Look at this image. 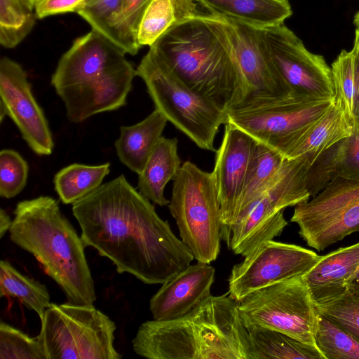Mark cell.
<instances>
[{"mask_svg":"<svg viewBox=\"0 0 359 359\" xmlns=\"http://www.w3.org/2000/svg\"><path fill=\"white\" fill-rule=\"evenodd\" d=\"M132 344L149 359H252L238 303L228 293L210 295L180 318L143 323Z\"/></svg>","mask_w":359,"mask_h":359,"instance_id":"obj_2","label":"cell"},{"mask_svg":"<svg viewBox=\"0 0 359 359\" xmlns=\"http://www.w3.org/2000/svg\"><path fill=\"white\" fill-rule=\"evenodd\" d=\"M355 74L354 128L353 133L359 134V29L355 30L353 47L351 50Z\"/></svg>","mask_w":359,"mask_h":359,"instance_id":"obj_39","label":"cell"},{"mask_svg":"<svg viewBox=\"0 0 359 359\" xmlns=\"http://www.w3.org/2000/svg\"><path fill=\"white\" fill-rule=\"evenodd\" d=\"M353 133L343 110L334 102L323 116L304 131L284 157L294 159L304 156L312 165L321 153Z\"/></svg>","mask_w":359,"mask_h":359,"instance_id":"obj_21","label":"cell"},{"mask_svg":"<svg viewBox=\"0 0 359 359\" xmlns=\"http://www.w3.org/2000/svg\"><path fill=\"white\" fill-rule=\"evenodd\" d=\"M219 18L232 45L243 81L241 102L292 95V90L269 55L261 28L239 20Z\"/></svg>","mask_w":359,"mask_h":359,"instance_id":"obj_15","label":"cell"},{"mask_svg":"<svg viewBox=\"0 0 359 359\" xmlns=\"http://www.w3.org/2000/svg\"><path fill=\"white\" fill-rule=\"evenodd\" d=\"M334 102L343 110L351 126L354 128L355 74L351 50H342L332 64Z\"/></svg>","mask_w":359,"mask_h":359,"instance_id":"obj_31","label":"cell"},{"mask_svg":"<svg viewBox=\"0 0 359 359\" xmlns=\"http://www.w3.org/2000/svg\"><path fill=\"white\" fill-rule=\"evenodd\" d=\"M149 0H123L116 23L118 46L126 53L134 55L140 47L137 32L142 13Z\"/></svg>","mask_w":359,"mask_h":359,"instance_id":"obj_34","label":"cell"},{"mask_svg":"<svg viewBox=\"0 0 359 359\" xmlns=\"http://www.w3.org/2000/svg\"><path fill=\"white\" fill-rule=\"evenodd\" d=\"M314 341L325 359H359V341L320 313Z\"/></svg>","mask_w":359,"mask_h":359,"instance_id":"obj_30","label":"cell"},{"mask_svg":"<svg viewBox=\"0 0 359 359\" xmlns=\"http://www.w3.org/2000/svg\"><path fill=\"white\" fill-rule=\"evenodd\" d=\"M0 121L8 116L37 155L48 156L54 142L44 112L36 102L22 67L8 57L0 60Z\"/></svg>","mask_w":359,"mask_h":359,"instance_id":"obj_16","label":"cell"},{"mask_svg":"<svg viewBox=\"0 0 359 359\" xmlns=\"http://www.w3.org/2000/svg\"><path fill=\"white\" fill-rule=\"evenodd\" d=\"M222 143L216 151L212 172L221 211L222 239L229 246L237 209L257 142L226 123Z\"/></svg>","mask_w":359,"mask_h":359,"instance_id":"obj_17","label":"cell"},{"mask_svg":"<svg viewBox=\"0 0 359 359\" xmlns=\"http://www.w3.org/2000/svg\"><path fill=\"white\" fill-rule=\"evenodd\" d=\"M1 359H46L42 346L38 339L32 338L1 321Z\"/></svg>","mask_w":359,"mask_h":359,"instance_id":"obj_33","label":"cell"},{"mask_svg":"<svg viewBox=\"0 0 359 359\" xmlns=\"http://www.w3.org/2000/svg\"><path fill=\"white\" fill-rule=\"evenodd\" d=\"M320 256L301 246L270 240L233 266L228 294L239 303L248 294L272 284L302 277Z\"/></svg>","mask_w":359,"mask_h":359,"instance_id":"obj_14","label":"cell"},{"mask_svg":"<svg viewBox=\"0 0 359 359\" xmlns=\"http://www.w3.org/2000/svg\"><path fill=\"white\" fill-rule=\"evenodd\" d=\"M136 74L144 82L155 109L202 149L216 151L215 137L226 113L189 88L151 49Z\"/></svg>","mask_w":359,"mask_h":359,"instance_id":"obj_5","label":"cell"},{"mask_svg":"<svg viewBox=\"0 0 359 359\" xmlns=\"http://www.w3.org/2000/svg\"><path fill=\"white\" fill-rule=\"evenodd\" d=\"M348 292L359 299V271L352 280Z\"/></svg>","mask_w":359,"mask_h":359,"instance_id":"obj_41","label":"cell"},{"mask_svg":"<svg viewBox=\"0 0 359 359\" xmlns=\"http://www.w3.org/2000/svg\"><path fill=\"white\" fill-rule=\"evenodd\" d=\"M86 247L108 258L119 273L146 284H163L195 259L150 201L123 175L72 204Z\"/></svg>","mask_w":359,"mask_h":359,"instance_id":"obj_1","label":"cell"},{"mask_svg":"<svg viewBox=\"0 0 359 359\" xmlns=\"http://www.w3.org/2000/svg\"><path fill=\"white\" fill-rule=\"evenodd\" d=\"M195 0H149L141 17L137 43L151 47L173 26L198 13Z\"/></svg>","mask_w":359,"mask_h":359,"instance_id":"obj_24","label":"cell"},{"mask_svg":"<svg viewBox=\"0 0 359 359\" xmlns=\"http://www.w3.org/2000/svg\"><path fill=\"white\" fill-rule=\"evenodd\" d=\"M215 269L208 263L190 264L162 286L149 301L154 320L180 318L211 295Z\"/></svg>","mask_w":359,"mask_h":359,"instance_id":"obj_18","label":"cell"},{"mask_svg":"<svg viewBox=\"0 0 359 359\" xmlns=\"http://www.w3.org/2000/svg\"><path fill=\"white\" fill-rule=\"evenodd\" d=\"M318 313L359 341V299L348 292L332 302L316 306Z\"/></svg>","mask_w":359,"mask_h":359,"instance_id":"obj_36","label":"cell"},{"mask_svg":"<svg viewBox=\"0 0 359 359\" xmlns=\"http://www.w3.org/2000/svg\"><path fill=\"white\" fill-rule=\"evenodd\" d=\"M213 15L264 28L283 24L292 14L288 0H195Z\"/></svg>","mask_w":359,"mask_h":359,"instance_id":"obj_23","label":"cell"},{"mask_svg":"<svg viewBox=\"0 0 359 359\" xmlns=\"http://www.w3.org/2000/svg\"><path fill=\"white\" fill-rule=\"evenodd\" d=\"M165 116L155 109L140 122L120 128L114 146L119 161L139 175L166 126Z\"/></svg>","mask_w":359,"mask_h":359,"instance_id":"obj_20","label":"cell"},{"mask_svg":"<svg viewBox=\"0 0 359 359\" xmlns=\"http://www.w3.org/2000/svg\"><path fill=\"white\" fill-rule=\"evenodd\" d=\"M331 149L335 177L359 181V134L353 133Z\"/></svg>","mask_w":359,"mask_h":359,"instance_id":"obj_37","label":"cell"},{"mask_svg":"<svg viewBox=\"0 0 359 359\" xmlns=\"http://www.w3.org/2000/svg\"><path fill=\"white\" fill-rule=\"evenodd\" d=\"M13 213L9 229L11 241L34 255L68 302L93 304L96 295L86 246L58 202L41 196L19 202Z\"/></svg>","mask_w":359,"mask_h":359,"instance_id":"obj_4","label":"cell"},{"mask_svg":"<svg viewBox=\"0 0 359 359\" xmlns=\"http://www.w3.org/2000/svg\"><path fill=\"white\" fill-rule=\"evenodd\" d=\"M353 23L356 28L359 29V11L355 13L354 16Z\"/></svg>","mask_w":359,"mask_h":359,"instance_id":"obj_42","label":"cell"},{"mask_svg":"<svg viewBox=\"0 0 359 359\" xmlns=\"http://www.w3.org/2000/svg\"><path fill=\"white\" fill-rule=\"evenodd\" d=\"M309 159H287L271 184L252 203L231 230L229 248L245 257L264 242L279 236L287 225L283 210L311 198L306 187Z\"/></svg>","mask_w":359,"mask_h":359,"instance_id":"obj_8","label":"cell"},{"mask_svg":"<svg viewBox=\"0 0 359 359\" xmlns=\"http://www.w3.org/2000/svg\"><path fill=\"white\" fill-rule=\"evenodd\" d=\"M13 223L10 216L2 208L0 210V237L2 238L9 231Z\"/></svg>","mask_w":359,"mask_h":359,"instance_id":"obj_40","label":"cell"},{"mask_svg":"<svg viewBox=\"0 0 359 359\" xmlns=\"http://www.w3.org/2000/svg\"><path fill=\"white\" fill-rule=\"evenodd\" d=\"M290 222L318 251L359 231V181L337 177L311 200L295 205Z\"/></svg>","mask_w":359,"mask_h":359,"instance_id":"obj_12","label":"cell"},{"mask_svg":"<svg viewBox=\"0 0 359 359\" xmlns=\"http://www.w3.org/2000/svg\"><path fill=\"white\" fill-rule=\"evenodd\" d=\"M36 18L25 0H0V43L13 48L32 31Z\"/></svg>","mask_w":359,"mask_h":359,"instance_id":"obj_29","label":"cell"},{"mask_svg":"<svg viewBox=\"0 0 359 359\" xmlns=\"http://www.w3.org/2000/svg\"><path fill=\"white\" fill-rule=\"evenodd\" d=\"M334 103V100H314L294 95L247 100L226 112V123L241 129L257 142L284 156L304 131Z\"/></svg>","mask_w":359,"mask_h":359,"instance_id":"obj_10","label":"cell"},{"mask_svg":"<svg viewBox=\"0 0 359 359\" xmlns=\"http://www.w3.org/2000/svg\"><path fill=\"white\" fill-rule=\"evenodd\" d=\"M246 328L252 359H325L316 347L283 332L257 325Z\"/></svg>","mask_w":359,"mask_h":359,"instance_id":"obj_25","label":"cell"},{"mask_svg":"<svg viewBox=\"0 0 359 359\" xmlns=\"http://www.w3.org/2000/svg\"><path fill=\"white\" fill-rule=\"evenodd\" d=\"M182 241L197 262L218 257L222 239L220 206L212 172L185 161L173 180L168 204Z\"/></svg>","mask_w":359,"mask_h":359,"instance_id":"obj_6","label":"cell"},{"mask_svg":"<svg viewBox=\"0 0 359 359\" xmlns=\"http://www.w3.org/2000/svg\"><path fill=\"white\" fill-rule=\"evenodd\" d=\"M285 161L286 158L280 153L257 142L251 166L239 200L236 222L244 215L252 203L271 184L282 169Z\"/></svg>","mask_w":359,"mask_h":359,"instance_id":"obj_26","label":"cell"},{"mask_svg":"<svg viewBox=\"0 0 359 359\" xmlns=\"http://www.w3.org/2000/svg\"><path fill=\"white\" fill-rule=\"evenodd\" d=\"M238 309L246 327L257 325L276 330L316 347L319 313L302 276L248 294L238 303Z\"/></svg>","mask_w":359,"mask_h":359,"instance_id":"obj_11","label":"cell"},{"mask_svg":"<svg viewBox=\"0 0 359 359\" xmlns=\"http://www.w3.org/2000/svg\"><path fill=\"white\" fill-rule=\"evenodd\" d=\"M37 338L46 359H120L114 346L116 326L93 304L51 303Z\"/></svg>","mask_w":359,"mask_h":359,"instance_id":"obj_7","label":"cell"},{"mask_svg":"<svg viewBox=\"0 0 359 359\" xmlns=\"http://www.w3.org/2000/svg\"><path fill=\"white\" fill-rule=\"evenodd\" d=\"M109 171V163L69 165L55 175V190L63 203L73 204L97 189Z\"/></svg>","mask_w":359,"mask_h":359,"instance_id":"obj_27","label":"cell"},{"mask_svg":"<svg viewBox=\"0 0 359 359\" xmlns=\"http://www.w3.org/2000/svg\"><path fill=\"white\" fill-rule=\"evenodd\" d=\"M86 0H36L34 11L38 18L74 13L78 11Z\"/></svg>","mask_w":359,"mask_h":359,"instance_id":"obj_38","label":"cell"},{"mask_svg":"<svg viewBox=\"0 0 359 359\" xmlns=\"http://www.w3.org/2000/svg\"><path fill=\"white\" fill-rule=\"evenodd\" d=\"M261 29L269 55L292 95L334 100L332 69L322 55L308 50L284 23Z\"/></svg>","mask_w":359,"mask_h":359,"instance_id":"obj_13","label":"cell"},{"mask_svg":"<svg viewBox=\"0 0 359 359\" xmlns=\"http://www.w3.org/2000/svg\"><path fill=\"white\" fill-rule=\"evenodd\" d=\"M359 271V242L320 256L303 276L316 306L337 300L346 294Z\"/></svg>","mask_w":359,"mask_h":359,"instance_id":"obj_19","label":"cell"},{"mask_svg":"<svg viewBox=\"0 0 359 359\" xmlns=\"http://www.w3.org/2000/svg\"><path fill=\"white\" fill-rule=\"evenodd\" d=\"M181 167L177 138L161 136L138 175L139 191L160 206L168 205L170 201L164 196V189L169 181L174 180Z\"/></svg>","mask_w":359,"mask_h":359,"instance_id":"obj_22","label":"cell"},{"mask_svg":"<svg viewBox=\"0 0 359 359\" xmlns=\"http://www.w3.org/2000/svg\"><path fill=\"white\" fill-rule=\"evenodd\" d=\"M123 0H86L76 13L93 30L118 46L116 23Z\"/></svg>","mask_w":359,"mask_h":359,"instance_id":"obj_32","label":"cell"},{"mask_svg":"<svg viewBox=\"0 0 359 359\" xmlns=\"http://www.w3.org/2000/svg\"><path fill=\"white\" fill-rule=\"evenodd\" d=\"M29 6L34 10V4L36 0H25Z\"/></svg>","mask_w":359,"mask_h":359,"instance_id":"obj_43","label":"cell"},{"mask_svg":"<svg viewBox=\"0 0 359 359\" xmlns=\"http://www.w3.org/2000/svg\"><path fill=\"white\" fill-rule=\"evenodd\" d=\"M29 166L16 151L10 149L0 152V196L11 198L19 194L25 187Z\"/></svg>","mask_w":359,"mask_h":359,"instance_id":"obj_35","label":"cell"},{"mask_svg":"<svg viewBox=\"0 0 359 359\" xmlns=\"http://www.w3.org/2000/svg\"><path fill=\"white\" fill-rule=\"evenodd\" d=\"M189 88L226 113L243 100V85L221 19L198 13L149 47Z\"/></svg>","mask_w":359,"mask_h":359,"instance_id":"obj_3","label":"cell"},{"mask_svg":"<svg viewBox=\"0 0 359 359\" xmlns=\"http://www.w3.org/2000/svg\"><path fill=\"white\" fill-rule=\"evenodd\" d=\"M0 296L18 299L40 319L51 304L45 285L20 273L6 260L0 262Z\"/></svg>","mask_w":359,"mask_h":359,"instance_id":"obj_28","label":"cell"},{"mask_svg":"<svg viewBox=\"0 0 359 359\" xmlns=\"http://www.w3.org/2000/svg\"><path fill=\"white\" fill-rule=\"evenodd\" d=\"M126 53L91 29L76 38L61 56L50 83L57 94L80 103L93 104L105 98L114 83V71L128 60Z\"/></svg>","mask_w":359,"mask_h":359,"instance_id":"obj_9","label":"cell"}]
</instances>
